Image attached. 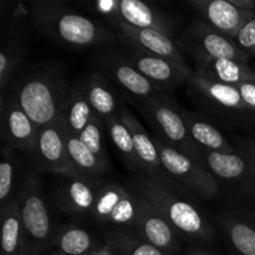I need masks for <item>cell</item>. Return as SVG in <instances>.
<instances>
[{
    "instance_id": "8",
    "label": "cell",
    "mask_w": 255,
    "mask_h": 255,
    "mask_svg": "<svg viewBox=\"0 0 255 255\" xmlns=\"http://www.w3.org/2000/svg\"><path fill=\"white\" fill-rule=\"evenodd\" d=\"M138 214V196L116 182L97 189L92 216L100 223L134 227Z\"/></svg>"
},
{
    "instance_id": "34",
    "label": "cell",
    "mask_w": 255,
    "mask_h": 255,
    "mask_svg": "<svg viewBox=\"0 0 255 255\" xmlns=\"http://www.w3.org/2000/svg\"><path fill=\"white\" fill-rule=\"evenodd\" d=\"M234 42L237 46L244 52H251L255 47V17L249 20L246 25L241 29L236 37H234Z\"/></svg>"
},
{
    "instance_id": "32",
    "label": "cell",
    "mask_w": 255,
    "mask_h": 255,
    "mask_svg": "<svg viewBox=\"0 0 255 255\" xmlns=\"http://www.w3.org/2000/svg\"><path fill=\"white\" fill-rule=\"evenodd\" d=\"M102 122L104 120L97 116L96 114L92 116L91 121L86 126V128L81 132L79 138L82 143L95 154L99 157L101 161L109 163V157H107L106 149H105L104 133H102Z\"/></svg>"
},
{
    "instance_id": "37",
    "label": "cell",
    "mask_w": 255,
    "mask_h": 255,
    "mask_svg": "<svg viewBox=\"0 0 255 255\" xmlns=\"http://www.w3.org/2000/svg\"><path fill=\"white\" fill-rule=\"evenodd\" d=\"M237 86H238L247 106L253 114H255V82H246V84L237 85Z\"/></svg>"
},
{
    "instance_id": "25",
    "label": "cell",
    "mask_w": 255,
    "mask_h": 255,
    "mask_svg": "<svg viewBox=\"0 0 255 255\" xmlns=\"http://www.w3.org/2000/svg\"><path fill=\"white\" fill-rule=\"evenodd\" d=\"M22 25H10L6 39H4L0 50V85L4 97L7 84L21 62L25 52L24 37L21 35Z\"/></svg>"
},
{
    "instance_id": "5",
    "label": "cell",
    "mask_w": 255,
    "mask_h": 255,
    "mask_svg": "<svg viewBox=\"0 0 255 255\" xmlns=\"http://www.w3.org/2000/svg\"><path fill=\"white\" fill-rule=\"evenodd\" d=\"M163 171L186 187L196 196L212 199L219 193V183L202 161L192 158L183 152L164 143L159 137L154 138Z\"/></svg>"
},
{
    "instance_id": "15",
    "label": "cell",
    "mask_w": 255,
    "mask_h": 255,
    "mask_svg": "<svg viewBox=\"0 0 255 255\" xmlns=\"http://www.w3.org/2000/svg\"><path fill=\"white\" fill-rule=\"evenodd\" d=\"M1 117L4 141L14 148L34 152L40 128L12 97L1 99Z\"/></svg>"
},
{
    "instance_id": "42",
    "label": "cell",
    "mask_w": 255,
    "mask_h": 255,
    "mask_svg": "<svg viewBox=\"0 0 255 255\" xmlns=\"http://www.w3.org/2000/svg\"><path fill=\"white\" fill-rule=\"evenodd\" d=\"M19 255H25V249H24V251H22V252H21V253H20Z\"/></svg>"
},
{
    "instance_id": "39",
    "label": "cell",
    "mask_w": 255,
    "mask_h": 255,
    "mask_svg": "<svg viewBox=\"0 0 255 255\" xmlns=\"http://www.w3.org/2000/svg\"><path fill=\"white\" fill-rule=\"evenodd\" d=\"M89 255H115V254L109 246H105V247H96V248H94V251H92Z\"/></svg>"
},
{
    "instance_id": "30",
    "label": "cell",
    "mask_w": 255,
    "mask_h": 255,
    "mask_svg": "<svg viewBox=\"0 0 255 255\" xmlns=\"http://www.w3.org/2000/svg\"><path fill=\"white\" fill-rule=\"evenodd\" d=\"M222 222L234 251L239 255H255V226L233 214H227Z\"/></svg>"
},
{
    "instance_id": "21",
    "label": "cell",
    "mask_w": 255,
    "mask_h": 255,
    "mask_svg": "<svg viewBox=\"0 0 255 255\" xmlns=\"http://www.w3.org/2000/svg\"><path fill=\"white\" fill-rule=\"evenodd\" d=\"M119 114L131 132L134 151L141 162L143 171L148 173V176L159 178L163 169H161V159H159V153L156 143H154V139L149 137L144 127L139 124L138 120L133 116V114L128 109L120 110Z\"/></svg>"
},
{
    "instance_id": "19",
    "label": "cell",
    "mask_w": 255,
    "mask_h": 255,
    "mask_svg": "<svg viewBox=\"0 0 255 255\" xmlns=\"http://www.w3.org/2000/svg\"><path fill=\"white\" fill-rule=\"evenodd\" d=\"M119 21L139 29L156 30L167 36H171L173 32V22L169 17L152 5L139 0H119L116 22Z\"/></svg>"
},
{
    "instance_id": "6",
    "label": "cell",
    "mask_w": 255,
    "mask_h": 255,
    "mask_svg": "<svg viewBox=\"0 0 255 255\" xmlns=\"http://www.w3.org/2000/svg\"><path fill=\"white\" fill-rule=\"evenodd\" d=\"M144 112L164 143L197 161H202V152L191 138L182 111L172 105L168 99L158 95L147 100Z\"/></svg>"
},
{
    "instance_id": "41",
    "label": "cell",
    "mask_w": 255,
    "mask_h": 255,
    "mask_svg": "<svg viewBox=\"0 0 255 255\" xmlns=\"http://www.w3.org/2000/svg\"><path fill=\"white\" fill-rule=\"evenodd\" d=\"M249 54L254 55V56H255V47H254V49H253V50H252V51H251V52H249Z\"/></svg>"
},
{
    "instance_id": "23",
    "label": "cell",
    "mask_w": 255,
    "mask_h": 255,
    "mask_svg": "<svg viewBox=\"0 0 255 255\" xmlns=\"http://www.w3.org/2000/svg\"><path fill=\"white\" fill-rule=\"evenodd\" d=\"M65 146H66L67 156H69L72 167L82 178L94 181L95 178L102 176L109 171V163L101 161L99 157L95 156L82 143L79 136H75L66 128H65Z\"/></svg>"
},
{
    "instance_id": "26",
    "label": "cell",
    "mask_w": 255,
    "mask_h": 255,
    "mask_svg": "<svg viewBox=\"0 0 255 255\" xmlns=\"http://www.w3.org/2000/svg\"><path fill=\"white\" fill-rule=\"evenodd\" d=\"M1 219L2 255H19L25 246L19 201L9 202L2 207Z\"/></svg>"
},
{
    "instance_id": "10",
    "label": "cell",
    "mask_w": 255,
    "mask_h": 255,
    "mask_svg": "<svg viewBox=\"0 0 255 255\" xmlns=\"http://www.w3.org/2000/svg\"><path fill=\"white\" fill-rule=\"evenodd\" d=\"M202 162L216 178L237 187L244 194L255 198V171L243 154L239 152L226 154L202 151Z\"/></svg>"
},
{
    "instance_id": "3",
    "label": "cell",
    "mask_w": 255,
    "mask_h": 255,
    "mask_svg": "<svg viewBox=\"0 0 255 255\" xmlns=\"http://www.w3.org/2000/svg\"><path fill=\"white\" fill-rule=\"evenodd\" d=\"M133 188L149 202L178 233L189 238L209 241L214 232L211 223L194 206L176 196L159 178L144 176L136 178Z\"/></svg>"
},
{
    "instance_id": "38",
    "label": "cell",
    "mask_w": 255,
    "mask_h": 255,
    "mask_svg": "<svg viewBox=\"0 0 255 255\" xmlns=\"http://www.w3.org/2000/svg\"><path fill=\"white\" fill-rule=\"evenodd\" d=\"M228 1L236 7H238V9L243 10V11L254 14L255 0H228Z\"/></svg>"
},
{
    "instance_id": "16",
    "label": "cell",
    "mask_w": 255,
    "mask_h": 255,
    "mask_svg": "<svg viewBox=\"0 0 255 255\" xmlns=\"http://www.w3.org/2000/svg\"><path fill=\"white\" fill-rule=\"evenodd\" d=\"M191 5L202 15L207 25L231 39L238 35L254 15L238 9L228 0H193Z\"/></svg>"
},
{
    "instance_id": "33",
    "label": "cell",
    "mask_w": 255,
    "mask_h": 255,
    "mask_svg": "<svg viewBox=\"0 0 255 255\" xmlns=\"http://www.w3.org/2000/svg\"><path fill=\"white\" fill-rule=\"evenodd\" d=\"M14 183V163L10 152L5 147L2 151V161L0 164V202L2 207L9 198Z\"/></svg>"
},
{
    "instance_id": "35",
    "label": "cell",
    "mask_w": 255,
    "mask_h": 255,
    "mask_svg": "<svg viewBox=\"0 0 255 255\" xmlns=\"http://www.w3.org/2000/svg\"><path fill=\"white\" fill-rule=\"evenodd\" d=\"M95 10L111 21L116 22L119 14V0H97L94 2Z\"/></svg>"
},
{
    "instance_id": "36",
    "label": "cell",
    "mask_w": 255,
    "mask_h": 255,
    "mask_svg": "<svg viewBox=\"0 0 255 255\" xmlns=\"http://www.w3.org/2000/svg\"><path fill=\"white\" fill-rule=\"evenodd\" d=\"M236 142L237 144H238L237 152L243 154V156L251 162V164L253 166L255 171V142L251 141V139H243V138H237Z\"/></svg>"
},
{
    "instance_id": "43",
    "label": "cell",
    "mask_w": 255,
    "mask_h": 255,
    "mask_svg": "<svg viewBox=\"0 0 255 255\" xmlns=\"http://www.w3.org/2000/svg\"><path fill=\"white\" fill-rule=\"evenodd\" d=\"M55 255H64V254H61V253H60V254H55Z\"/></svg>"
},
{
    "instance_id": "40",
    "label": "cell",
    "mask_w": 255,
    "mask_h": 255,
    "mask_svg": "<svg viewBox=\"0 0 255 255\" xmlns=\"http://www.w3.org/2000/svg\"><path fill=\"white\" fill-rule=\"evenodd\" d=\"M188 255H211L208 253H204V252H199V251H196V252H192V253H189Z\"/></svg>"
},
{
    "instance_id": "13",
    "label": "cell",
    "mask_w": 255,
    "mask_h": 255,
    "mask_svg": "<svg viewBox=\"0 0 255 255\" xmlns=\"http://www.w3.org/2000/svg\"><path fill=\"white\" fill-rule=\"evenodd\" d=\"M188 81L206 100L207 104L217 109V111L223 116H229V119H241L253 115L244 102L238 86L218 84L199 76L196 72L192 74Z\"/></svg>"
},
{
    "instance_id": "7",
    "label": "cell",
    "mask_w": 255,
    "mask_h": 255,
    "mask_svg": "<svg viewBox=\"0 0 255 255\" xmlns=\"http://www.w3.org/2000/svg\"><path fill=\"white\" fill-rule=\"evenodd\" d=\"M182 44L196 59L233 60L242 64H247L249 59L248 54L242 51L233 39L212 29L204 21L196 22L184 34Z\"/></svg>"
},
{
    "instance_id": "17",
    "label": "cell",
    "mask_w": 255,
    "mask_h": 255,
    "mask_svg": "<svg viewBox=\"0 0 255 255\" xmlns=\"http://www.w3.org/2000/svg\"><path fill=\"white\" fill-rule=\"evenodd\" d=\"M116 26L119 27L122 37L131 45L132 49L146 54L156 55L187 66L184 56L182 55L181 50L176 46L171 36H167L156 30L139 29L121 21L116 22Z\"/></svg>"
},
{
    "instance_id": "14",
    "label": "cell",
    "mask_w": 255,
    "mask_h": 255,
    "mask_svg": "<svg viewBox=\"0 0 255 255\" xmlns=\"http://www.w3.org/2000/svg\"><path fill=\"white\" fill-rule=\"evenodd\" d=\"M102 71L112 77L119 85H121L132 96L143 99L144 101L161 95L159 87L153 82L139 74L122 54L110 52L99 57L97 60Z\"/></svg>"
},
{
    "instance_id": "4",
    "label": "cell",
    "mask_w": 255,
    "mask_h": 255,
    "mask_svg": "<svg viewBox=\"0 0 255 255\" xmlns=\"http://www.w3.org/2000/svg\"><path fill=\"white\" fill-rule=\"evenodd\" d=\"M19 203L24 227L25 255H39L55 234L41 182L36 173L27 176Z\"/></svg>"
},
{
    "instance_id": "31",
    "label": "cell",
    "mask_w": 255,
    "mask_h": 255,
    "mask_svg": "<svg viewBox=\"0 0 255 255\" xmlns=\"http://www.w3.org/2000/svg\"><path fill=\"white\" fill-rule=\"evenodd\" d=\"M107 244L121 255H164L143 238H137L128 232L114 231L107 233Z\"/></svg>"
},
{
    "instance_id": "22",
    "label": "cell",
    "mask_w": 255,
    "mask_h": 255,
    "mask_svg": "<svg viewBox=\"0 0 255 255\" xmlns=\"http://www.w3.org/2000/svg\"><path fill=\"white\" fill-rule=\"evenodd\" d=\"M182 116L191 134V138L201 149V152H218V153L226 154L236 153V148L232 146L231 142L211 122L192 112L182 111Z\"/></svg>"
},
{
    "instance_id": "27",
    "label": "cell",
    "mask_w": 255,
    "mask_h": 255,
    "mask_svg": "<svg viewBox=\"0 0 255 255\" xmlns=\"http://www.w3.org/2000/svg\"><path fill=\"white\" fill-rule=\"evenodd\" d=\"M95 115L94 110L90 106L89 101L85 97L79 82L70 90L66 107L62 115V122L65 128L75 136H80L81 132L86 128L89 122Z\"/></svg>"
},
{
    "instance_id": "2",
    "label": "cell",
    "mask_w": 255,
    "mask_h": 255,
    "mask_svg": "<svg viewBox=\"0 0 255 255\" xmlns=\"http://www.w3.org/2000/svg\"><path fill=\"white\" fill-rule=\"evenodd\" d=\"M12 89L14 101L40 129L61 120L71 90L60 75L50 71L19 79Z\"/></svg>"
},
{
    "instance_id": "12",
    "label": "cell",
    "mask_w": 255,
    "mask_h": 255,
    "mask_svg": "<svg viewBox=\"0 0 255 255\" xmlns=\"http://www.w3.org/2000/svg\"><path fill=\"white\" fill-rule=\"evenodd\" d=\"M133 228L149 244L163 252L164 255H174L178 248L176 229L143 197L138 196V214Z\"/></svg>"
},
{
    "instance_id": "18",
    "label": "cell",
    "mask_w": 255,
    "mask_h": 255,
    "mask_svg": "<svg viewBox=\"0 0 255 255\" xmlns=\"http://www.w3.org/2000/svg\"><path fill=\"white\" fill-rule=\"evenodd\" d=\"M64 178L54 192L52 198L55 206L65 213L74 216L92 214L97 194V189L94 187V181L74 177Z\"/></svg>"
},
{
    "instance_id": "9",
    "label": "cell",
    "mask_w": 255,
    "mask_h": 255,
    "mask_svg": "<svg viewBox=\"0 0 255 255\" xmlns=\"http://www.w3.org/2000/svg\"><path fill=\"white\" fill-rule=\"evenodd\" d=\"M40 168L62 177L82 178L74 169L65 146V126L62 119L57 124L40 129L36 147L32 152ZM86 179V178H85Z\"/></svg>"
},
{
    "instance_id": "44",
    "label": "cell",
    "mask_w": 255,
    "mask_h": 255,
    "mask_svg": "<svg viewBox=\"0 0 255 255\" xmlns=\"http://www.w3.org/2000/svg\"><path fill=\"white\" fill-rule=\"evenodd\" d=\"M254 72H255V69H254Z\"/></svg>"
},
{
    "instance_id": "29",
    "label": "cell",
    "mask_w": 255,
    "mask_h": 255,
    "mask_svg": "<svg viewBox=\"0 0 255 255\" xmlns=\"http://www.w3.org/2000/svg\"><path fill=\"white\" fill-rule=\"evenodd\" d=\"M52 241L64 255H89L95 248L91 234L76 226L60 228Z\"/></svg>"
},
{
    "instance_id": "20",
    "label": "cell",
    "mask_w": 255,
    "mask_h": 255,
    "mask_svg": "<svg viewBox=\"0 0 255 255\" xmlns=\"http://www.w3.org/2000/svg\"><path fill=\"white\" fill-rule=\"evenodd\" d=\"M197 60L196 74L218 84L237 85L255 82V72L247 64L233 60H214L199 57Z\"/></svg>"
},
{
    "instance_id": "28",
    "label": "cell",
    "mask_w": 255,
    "mask_h": 255,
    "mask_svg": "<svg viewBox=\"0 0 255 255\" xmlns=\"http://www.w3.org/2000/svg\"><path fill=\"white\" fill-rule=\"evenodd\" d=\"M104 124L106 126L107 132H109L111 142L116 147L119 153L124 157V161L126 162L127 166L133 171H143L141 162H139L136 151H134L133 138H132L131 132H129L127 125L122 121L120 114L106 119Z\"/></svg>"
},
{
    "instance_id": "11",
    "label": "cell",
    "mask_w": 255,
    "mask_h": 255,
    "mask_svg": "<svg viewBox=\"0 0 255 255\" xmlns=\"http://www.w3.org/2000/svg\"><path fill=\"white\" fill-rule=\"evenodd\" d=\"M125 59L146 79L158 87H173L189 80L192 76L188 66H183L171 60L146 54L136 49L127 50L122 54Z\"/></svg>"
},
{
    "instance_id": "1",
    "label": "cell",
    "mask_w": 255,
    "mask_h": 255,
    "mask_svg": "<svg viewBox=\"0 0 255 255\" xmlns=\"http://www.w3.org/2000/svg\"><path fill=\"white\" fill-rule=\"evenodd\" d=\"M30 20L39 34L70 47H91L114 41V36L96 20L51 0L30 2Z\"/></svg>"
},
{
    "instance_id": "24",
    "label": "cell",
    "mask_w": 255,
    "mask_h": 255,
    "mask_svg": "<svg viewBox=\"0 0 255 255\" xmlns=\"http://www.w3.org/2000/svg\"><path fill=\"white\" fill-rule=\"evenodd\" d=\"M79 85L97 116L105 121L109 117L117 115L116 99L104 77L91 74L80 81Z\"/></svg>"
}]
</instances>
